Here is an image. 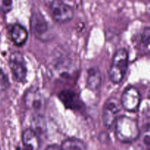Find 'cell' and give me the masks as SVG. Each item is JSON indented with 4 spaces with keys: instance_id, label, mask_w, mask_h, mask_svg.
Returning a JSON list of instances; mask_svg holds the SVG:
<instances>
[{
    "instance_id": "obj_8",
    "label": "cell",
    "mask_w": 150,
    "mask_h": 150,
    "mask_svg": "<svg viewBox=\"0 0 150 150\" xmlns=\"http://www.w3.org/2000/svg\"><path fill=\"white\" fill-rule=\"evenodd\" d=\"M26 108L33 111H40L45 105V99L42 94L36 88H31L26 91L23 97Z\"/></svg>"
},
{
    "instance_id": "obj_7",
    "label": "cell",
    "mask_w": 150,
    "mask_h": 150,
    "mask_svg": "<svg viewBox=\"0 0 150 150\" xmlns=\"http://www.w3.org/2000/svg\"><path fill=\"white\" fill-rule=\"evenodd\" d=\"M141 98L140 92L134 86H128L122 92L121 97V105L125 110L130 112L137 111L140 105Z\"/></svg>"
},
{
    "instance_id": "obj_1",
    "label": "cell",
    "mask_w": 150,
    "mask_h": 150,
    "mask_svg": "<svg viewBox=\"0 0 150 150\" xmlns=\"http://www.w3.org/2000/svg\"><path fill=\"white\" fill-rule=\"evenodd\" d=\"M115 135L122 143L130 144L137 140L140 136L138 122L127 116H120L115 122Z\"/></svg>"
},
{
    "instance_id": "obj_19",
    "label": "cell",
    "mask_w": 150,
    "mask_h": 150,
    "mask_svg": "<svg viewBox=\"0 0 150 150\" xmlns=\"http://www.w3.org/2000/svg\"><path fill=\"white\" fill-rule=\"evenodd\" d=\"M148 98H149V99H150V90L149 91V92H148Z\"/></svg>"
},
{
    "instance_id": "obj_3",
    "label": "cell",
    "mask_w": 150,
    "mask_h": 150,
    "mask_svg": "<svg viewBox=\"0 0 150 150\" xmlns=\"http://www.w3.org/2000/svg\"><path fill=\"white\" fill-rule=\"evenodd\" d=\"M30 29L34 36L39 40L47 42L51 39L49 25L40 13H34L31 16Z\"/></svg>"
},
{
    "instance_id": "obj_2",
    "label": "cell",
    "mask_w": 150,
    "mask_h": 150,
    "mask_svg": "<svg viewBox=\"0 0 150 150\" xmlns=\"http://www.w3.org/2000/svg\"><path fill=\"white\" fill-rule=\"evenodd\" d=\"M128 52L120 48L114 54L110 66L108 75L114 83H120L124 79L128 66Z\"/></svg>"
},
{
    "instance_id": "obj_6",
    "label": "cell",
    "mask_w": 150,
    "mask_h": 150,
    "mask_svg": "<svg viewBox=\"0 0 150 150\" xmlns=\"http://www.w3.org/2000/svg\"><path fill=\"white\" fill-rule=\"evenodd\" d=\"M9 65L15 79L19 82L26 80L27 75L26 63L23 56L20 52H13L9 58Z\"/></svg>"
},
{
    "instance_id": "obj_15",
    "label": "cell",
    "mask_w": 150,
    "mask_h": 150,
    "mask_svg": "<svg viewBox=\"0 0 150 150\" xmlns=\"http://www.w3.org/2000/svg\"><path fill=\"white\" fill-rule=\"evenodd\" d=\"M13 8V0H0V10L4 13H9Z\"/></svg>"
},
{
    "instance_id": "obj_12",
    "label": "cell",
    "mask_w": 150,
    "mask_h": 150,
    "mask_svg": "<svg viewBox=\"0 0 150 150\" xmlns=\"http://www.w3.org/2000/svg\"><path fill=\"white\" fill-rule=\"evenodd\" d=\"M11 38L14 44L21 46L26 43L28 38V32L26 28L19 23H16L11 29Z\"/></svg>"
},
{
    "instance_id": "obj_13",
    "label": "cell",
    "mask_w": 150,
    "mask_h": 150,
    "mask_svg": "<svg viewBox=\"0 0 150 150\" xmlns=\"http://www.w3.org/2000/svg\"><path fill=\"white\" fill-rule=\"evenodd\" d=\"M61 149H86V146L83 141L76 138H70L64 140L61 144Z\"/></svg>"
},
{
    "instance_id": "obj_18",
    "label": "cell",
    "mask_w": 150,
    "mask_h": 150,
    "mask_svg": "<svg viewBox=\"0 0 150 150\" xmlns=\"http://www.w3.org/2000/svg\"><path fill=\"white\" fill-rule=\"evenodd\" d=\"M59 1H64V2H65V3H67V2H69V1H71V0H59Z\"/></svg>"
},
{
    "instance_id": "obj_4",
    "label": "cell",
    "mask_w": 150,
    "mask_h": 150,
    "mask_svg": "<svg viewBox=\"0 0 150 150\" xmlns=\"http://www.w3.org/2000/svg\"><path fill=\"white\" fill-rule=\"evenodd\" d=\"M51 17L58 23H67L74 17L73 9L67 3L59 0H54L50 5Z\"/></svg>"
},
{
    "instance_id": "obj_5",
    "label": "cell",
    "mask_w": 150,
    "mask_h": 150,
    "mask_svg": "<svg viewBox=\"0 0 150 150\" xmlns=\"http://www.w3.org/2000/svg\"><path fill=\"white\" fill-rule=\"evenodd\" d=\"M121 106V103L116 98H110L105 103L103 113V121L106 128L110 129L114 125L119 117Z\"/></svg>"
},
{
    "instance_id": "obj_17",
    "label": "cell",
    "mask_w": 150,
    "mask_h": 150,
    "mask_svg": "<svg viewBox=\"0 0 150 150\" xmlns=\"http://www.w3.org/2000/svg\"><path fill=\"white\" fill-rule=\"evenodd\" d=\"M46 149H61V146H59L57 144H54V145H52V146H47L46 147Z\"/></svg>"
},
{
    "instance_id": "obj_11",
    "label": "cell",
    "mask_w": 150,
    "mask_h": 150,
    "mask_svg": "<svg viewBox=\"0 0 150 150\" xmlns=\"http://www.w3.org/2000/svg\"><path fill=\"white\" fill-rule=\"evenodd\" d=\"M21 139L23 146L26 149H38L40 148L39 137L33 129H25L22 133Z\"/></svg>"
},
{
    "instance_id": "obj_9",
    "label": "cell",
    "mask_w": 150,
    "mask_h": 150,
    "mask_svg": "<svg viewBox=\"0 0 150 150\" xmlns=\"http://www.w3.org/2000/svg\"><path fill=\"white\" fill-rule=\"evenodd\" d=\"M59 98L66 108L74 111H80L83 103L79 95L72 90H63L59 94Z\"/></svg>"
},
{
    "instance_id": "obj_14",
    "label": "cell",
    "mask_w": 150,
    "mask_h": 150,
    "mask_svg": "<svg viewBox=\"0 0 150 150\" xmlns=\"http://www.w3.org/2000/svg\"><path fill=\"white\" fill-rule=\"evenodd\" d=\"M140 45L143 51L150 53V27L143 29L140 36Z\"/></svg>"
},
{
    "instance_id": "obj_16",
    "label": "cell",
    "mask_w": 150,
    "mask_h": 150,
    "mask_svg": "<svg viewBox=\"0 0 150 150\" xmlns=\"http://www.w3.org/2000/svg\"><path fill=\"white\" fill-rule=\"evenodd\" d=\"M143 142L147 146H150V125L146 127L143 134Z\"/></svg>"
},
{
    "instance_id": "obj_10",
    "label": "cell",
    "mask_w": 150,
    "mask_h": 150,
    "mask_svg": "<svg viewBox=\"0 0 150 150\" xmlns=\"http://www.w3.org/2000/svg\"><path fill=\"white\" fill-rule=\"evenodd\" d=\"M102 83V76L99 68L92 67L88 69L86 77V87L91 91H96Z\"/></svg>"
}]
</instances>
